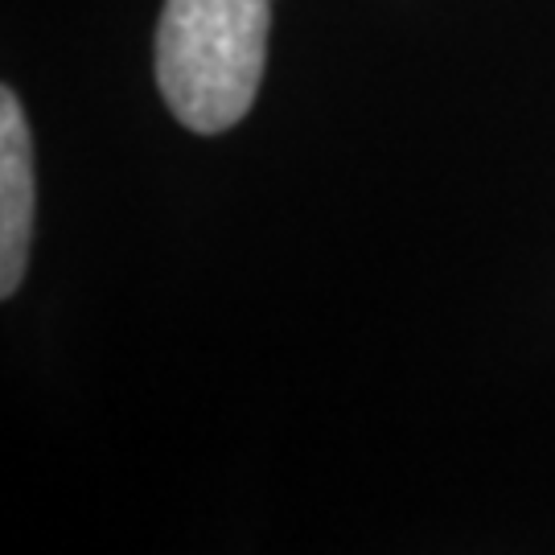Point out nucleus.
Masks as SVG:
<instances>
[{
    "mask_svg": "<svg viewBox=\"0 0 555 555\" xmlns=\"http://www.w3.org/2000/svg\"><path fill=\"white\" fill-rule=\"evenodd\" d=\"M272 0H165L157 87L190 132L215 137L251 112L268 62Z\"/></svg>",
    "mask_w": 555,
    "mask_h": 555,
    "instance_id": "obj_1",
    "label": "nucleus"
},
{
    "mask_svg": "<svg viewBox=\"0 0 555 555\" xmlns=\"http://www.w3.org/2000/svg\"><path fill=\"white\" fill-rule=\"evenodd\" d=\"M34 137L13 87L0 91V297H13L25 280L34 243Z\"/></svg>",
    "mask_w": 555,
    "mask_h": 555,
    "instance_id": "obj_2",
    "label": "nucleus"
}]
</instances>
